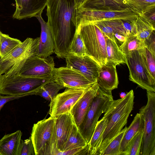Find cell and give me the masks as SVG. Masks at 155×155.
Listing matches in <instances>:
<instances>
[{
    "mask_svg": "<svg viewBox=\"0 0 155 155\" xmlns=\"http://www.w3.org/2000/svg\"><path fill=\"white\" fill-rule=\"evenodd\" d=\"M47 22L54 42V53L63 58L70 53L76 26L74 20L76 9L75 0H48Z\"/></svg>",
    "mask_w": 155,
    "mask_h": 155,
    "instance_id": "obj_1",
    "label": "cell"
},
{
    "mask_svg": "<svg viewBox=\"0 0 155 155\" xmlns=\"http://www.w3.org/2000/svg\"><path fill=\"white\" fill-rule=\"evenodd\" d=\"M134 96L133 90L123 97L112 101L102 118L107 120L101 144L96 155H101L110 142L126 124L133 109Z\"/></svg>",
    "mask_w": 155,
    "mask_h": 155,
    "instance_id": "obj_2",
    "label": "cell"
},
{
    "mask_svg": "<svg viewBox=\"0 0 155 155\" xmlns=\"http://www.w3.org/2000/svg\"><path fill=\"white\" fill-rule=\"evenodd\" d=\"M39 38H28L9 53L0 58V75L12 76L19 74L26 60L38 55Z\"/></svg>",
    "mask_w": 155,
    "mask_h": 155,
    "instance_id": "obj_3",
    "label": "cell"
},
{
    "mask_svg": "<svg viewBox=\"0 0 155 155\" xmlns=\"http://www.w3.org/2000/svg\"><path fill=\"white\" fill-rule=\"evenodd\" d=\"M53 81V76L38 78L26 76L19 74L5 77L0 75V94L5 95H35L41 87Z\"/></svg>",
    "mask_w": 155,
    "mask_h": 155,
    "instance_id": "obj_4",
    "label": "cell"
},
{
    "mask_svg": "<svg viewBox=\"0 0 155 155\" xmlns=\"http://www.w3.org/2000/svg\"><path fill=\"white\" fill-rule=\"evenodd\" d=\"M113 100L111 91L106 90L99 86L82 122L78 127L87 144L99 117L107 111Z\"/></svg>",
    "mask_w": 155,
    "mask_h": 155,
    "instance_id": "obj_5",
    "label": "cell"
},
{
    "mask_svg": "<svg viewBox=\"0 0 155 155\" xmlns=\"http://www.w3.org/2000/svg\"><path fill=\"white\" fill-rule=\"evenodd\" d=\"M54 118L50 116L35 124L31 133L35 155H56Z\"/></svg>",
    "mask_w": 155,
    "mask_h": 155,
    "instance_id": "obj_6",
    "label": "cell"
},
{
    "mask_svg": "<svg viewBox=\"0 0 155 155\" xmlns=\"http://www.w3.org/2000/svg\"><path fill=\"white\" fill-rule=\"evenodd\" d=\"M76 30L84 43L86 54L94 60L100 66L106 63V42L107 37L95 24L79 25Z\"/></svg>",
    "mask_w": 155,
    "mask_h": 155,
    "instance_id": "obj_7",
    "label": "cell"
},
{
    "mask_svg": "<svg viewBox=\"0 0 155 155\" xmlns=\"http://www.w3.org/2000/svg\"><path fill=\"white\" fill-rule=\"evenodd\" d=\"M147 101L139 110L144 121L140 155H155V93L147 91Z\"/></svg>",
    "mask_w": 155,
    "mask_h": 155,
    "instance_id": "obj_8",
    "label": "cell"
},
{
    "mask_svg": "<svg viewBox=\"0 0 155 155\" xmlns=\"http://www.w3.org/2000/svg\"><path fill=\"white\" fill-rule=\"evenodd\" d=\"M125 56L129 80L142 89L155 92V79L146 67L139 51L134 50Z\"/></svg>",
    "mask_w": 155,
    "mask_h": 155,
    "instance_id": "obj_9",
    "label": "cell"
},
{
    "mask_svg": "<svg viewBox=\"0 0 155 155\" xmlns=\"http://www.w3.org/2000/svg\"><path fill=\"white\" fill-rule=\"evenodd\" d=\"M139 15L127 8L117 11L84 10L76 8L75 21L76 28L79 25L114 19L135 20Z\"/></svg>",
    "mask_w": 155,
    "mask_h": 155,
    "instance_id": "obj_10",
    "label": "cell"
},
{
    "mask_svg": "<svg viewBox=\"0 0 155 155\" xmlns=\"http://www.w3.org/2000/svg\"><path fill=\"white\" fill-rule=\"evenodd\" d=\"M66 88L63 92L58 94L50 101L48 112L50 116L54 118L70 112L73 106L89 88Z\"/></svg>",
    "mask_w": 155,
    "mask_h": 155,
    "instance_id": "obj_11",
    "label": "cell"
},
{
    "mask_svg": "<svg viewBox=\"0 0 155 155\" xmlns=\"http://www.w3.org/2000/svg\"><path fill=\"white\" fill-rule=\"evenodd\" d=\"M54 66L53 57L43 58L36 55L26 60L19 74L34 77H51L53 76Z\"/></svg>",
    "mask_w": 155,
    "mask_h": 155,
    "instance_id": "obj_12",
    "label": "cell"
},
{
    "mask_svg": "<svg viewBox=\"0 0 155 155\" xmlns=\"http://www.w3.org/2000/svg\"><path fill=\"white\" fill-rule=\"evenodd\" d=\"M64 58L66 67L79 72L89 81L97 82L100 66L91 57L87 54L80 56L69 53Z\"/></svg>",
    "mask_w": 155,
    "mask_h": 155,
    "instance_id": "obj_13",
    "label": "cell"
},
{
    "mask_svg": "<svg viewBox=\"0 0 155 155\" xmlns=\"http://www.w3.org/2000/svg\"><path fill=\"white\" fill-rule=\"evenodd\" d=\"M53 81L65 87L88 88L94 83L79 72L66 67L55 68Z\"/></svg>",
    "mask_w": 155,
    "mask_h": 155,
    "instance_id": "obj_14",
    "label": "cell"
},
{
    "mask_svg": "<svg viewBox=\"0 0 155 155\" xmlns=\"http://www.w3.org/2000/svg\"><path fill=\"white\" fill-rule=\"evenodd\" d=\"M134 20L125 21L120 19H114L93 23L97 26L108 38L114 41L113 35L115 33H120L127 37L136 35Z\"/></svg>",
    "mask_w": 155,
    "mask_h": 155,
    "instance_id": "obj_15",
    "label": "cell"
},
{
    "mask_svg": "<svg viewBox=\"0 0 155 155\" xmlns=\"http://www.w3.org/2000/svg\"><path fill=\"white\" fill-rule=\"evenodd\" d=\"M15 10L12 17L21 20L35 16L42 13L48 0H15Z\"/></svg>",
    "mask_w": 155,
    "mask_h": 155,
    "instance_id": "obj_16",
    "label": "cell"
},
{
    "mask_svg": "<svg viewBox=\"0 0 155 155\" xmlns=\"http://www.w3.org/2000/svg\"><path fill=\"white\" fill-rule=\"evenodd\" d=\"M54 118L57 148L59 151H63L74 121L70 112Z\"/></svg>",
    "mask_w": 155,
    "mask_h": 155,
    "instance_id": "obj_17",
    "label": "cell"
},
{
    "mask_svg": "<svg viewBox=\"0 0 155 155\" xmlns=\"http://www.w3.org/2000/svg\"><path fill=\"white\" fill-rule=\"evenodd\" d=\"M99 87L96 82L89 88L73 106L70 111L78 127L82 121Z\"/></svg>",
    "mask_w": 155,
    "mask_h": 155,
    "instance_id": "obj_18",
    "label": "cell"
},
{
    "mask_svg": "<svg viewBox=\"0 0 155 155\" xmlns=\"http://www.w3.org/2000/svg\"><path fill=\"white\" fill-rule=\"evenodd\" d=\"M40 13L35 17L38 19L41 27V33L38 45V55L45 58L54 53V42L50 29Z\"/></svg>",
    "mask_w": 155,
    "mask_h": 155,
    "instance_id": "obj_19",
    "label": "cell"
},
{
    "mask_svg": "<svg viewBox=\"0 0 155 155\" xmlns=\"http://www.w3.org/2000/svg\"><path fill=\"white\" fill-rule=\"evenodd\" d=\"M97 83L99 86L107 91L117 88L119 84L116 66L103 64L100 66Z\"/></svg>",
    "mask_w": 155,
    "mask_h": 155,
    "instance_id": "obj_20",
    "label": "cell"
},
{
    "mask_svg": "<svg viewBox=\"0 0 155 155\" xmlns=\"http://www.w3.org/2000/svg\"><path fill=\"white\" fill-rule=\"evenodd\" d=\"M127 8L125 0H85L78 8L84 10L117 11Z\"/></svg>",
    "mask_w": 155,
    "mask_h": 155,
    "instance_id": "obj_21",
    "label": "cell"
},
{
    "mask_svg": "<svg viewBox=\"0 0 155 155\" xmlns=\"http://www.w3.org/2000/svg\"><path fill=\"white\" fill-rule=\"evenodd\" d=\"M22 135L20 130L5 135L0 140V155H18Z\"/></svg>",
    "mask_w": 155,
    "mask_h": 155,
    "instance_id": "obj_22",
    "label": "cell"
},
{
    "mask_svg": "<svg viewBox=\"0 0 155 155\" xmlns=\"http://www.w3.org/2000/svg\"><path fill=\"white\" fill-rule=\"evenodd\" d=\"M143 118L140 113H137L124 134L120 144V155H125L130 141L138 131L143 130Z\"/></svg>",
    "mask_w": 155,
    "mask_h": 155,
    "instance_id": "obj_23",
    "label": "cell"
},
{
    "mask_svg": "<svg viewBox=\"0 0 155 155\" xmlns=\"http://www.w3.org/2000/svg\"><path fill=\"white\" fill-rule=\"evenodd\" d=\"M106 61L105 64L116 66L126 63L125 57L115 42L107 38L106 42Z\"/></svg>",
    "mask_w": 155,
    "mask_h": 155,
    "instance_id": "obj_24",
    "label": "cell"
},
{
    "mask_svg": "<svg viewBox=\"0 0 155 155\" xmlns=\"http://www.w3.org/2000/svg\"><path fill=\"white\" fill-rule=\"evenodd\" d=\"M107 120L102 118L98 121L88 144L89 155H96L102 142L103 134L106 127Z\"/></svg>",
    "mask_w": 155,
    "mask_h": 155,
    "instance_id": "obj_25",
    "label": "cell"
},
{
    "mask_svg": "<svg viewBox=\"0 0 155 155\" xmlns=\"http://www.w3.org/2000/svg\"><path fill=\"white\" fill-rule=\"evenodd\" d=\"M134 22L136 35L142 43L155 30V25L143 15H138Z\"/></svg>",
    "mask_w": 155,
    "mask_h": 155,
    "instance_id": "obj_26",
    "label": "cell"
},
{
    "mask_svg": "<svg viewBox=\"0 0 155 155\" xmlns=\"http://www.w3.org/2000/svg\"><path fill=\"white\" fill-rule=\"evenodd\" d=\"M87 145V143L81 133L74 122L73 124L63 151L75 148L84 147Z\"/></svg>",
    "mask_w": 155,
    "mask_h": 155,
    "instance_id": "obj_27",
    "label": "cell"
},
{
    "mask_svg": "<svg viewBox=\"0 0 155 155\" xmlns=\"http://www.w3.org/2000/svg\"><path fill=\"white\" fill-rule=\"evenodd\" d=\"M125 3L139 15L155 9V0H125Z\"/></svg>",
    "mask_w": 155,
    "mask_h": 155,
    "instance_id": "obj_28",
    "label": "cell"
},
{
    "mask_svg": "<svg viewBox=\"0 0 155 155\" xmlns=\"http://www.w3.org/2000/svg\"><path fill=\"white\" fill-rule=\"evenodd\" d=\"M22 42L19 39L11 38L8 35L1 32L0 35V58L6 56Z\"/></svg>",
    "mask_w": 155,
    "mask_h": 155,
    "instance_id": "obj_29",
    "label": "cell"
},
{
    "mask_svg": "<svg viewBox=\"0 0 155 155\" xmlns=\"http://www.w3.org/2000/svg\"><path fill=\"white\" fill-rule=\"evenodd\" d=\"M65 88L54 81H51L42 86L36 92L38 95L51 101L61 89Z\"/></svg>",
    "mask_w": 155,
    "mask_h": 155,
    "instance_id": "obj_30",
    "label": "cell"
},
{
    "mask_svg": "<svg viewBox=\"0 0 155 155\" xmlns=\"http://www.w3.org/2000/svg\"><path fill=\"white\" fill-rule=\"evenodd\" d=\"M127 128L125 127L110 142L101 155H120L121 143Z\"/></svg>",
    "mask_w": 155,
    "mask_h": 155,
    "instance_id": "obj_31",
    "label": "cell"
},
{
    "mask_svg": "<svg viewBox=\"0 0 155 155\" xmlns=\"http://www.w3.org/2000/svg\"><path fill=\"white\" fill-rule=\"evenodd\" d=\"M143 45L137 35H134L127 36L120 48L125 55L132 51L139 50Z\"/></svg>",
    "mask_w": 155,
    "mask_h": 155,
    "instance_id": "obj_32",
    "label": "cell"
},
{
    "mask_svg": "<svg viewBox=\"0 0 155 155\" xmlns=\"http://www.w3.org/2000/svg\"><path fill=\"white\" fill-rule=\"evenodd\" d=\"M138 50L146 67L152 76L155 79V55L143 45Z\"/></svg>",
    "mask_w": 155,
    "mask_h": 155,
    "instance_id": "obj_33",
    "label": "cell"
},
{
    "mask_svg": "<svg viewBox=\"0 0 155 155\" xmlns=\"http://www.w3.org/2000/svg\"><path fill=\"white\" fill-rule=\"evenodd\" d=\"M143 135V130L136 134L129 143L125 155H140Z\"/></svg>",
    "mask_w": 155,
    "mask_h": 155,
    "instance_id": "obj_34",
    "label": "cell"
},
{
    "mask_svg": "<svg viewBox=\"0 0 155 155\" xmlns=\"http://www.w3.org/2000/svg\"><path fill=\"white\" fill-rule=\"evenodd\" d=\"M70 53L80 56L87 54L83 41L77 30L71 46Z\"/></svg>",
    "mask_w": 155,
    "mask_h": 155,
    "instance_id": "obj_35",
    "label": "cell"
},
{
    "mask_svg": "<svg viewBox=\"0 0 155 155\" xmlns=\"http://www.w3.org/2000/svg\"><path fill=\"white\" fill-rule=\"evenodd\" d=\"M18 155H35L34 148L31 137L25 140H21Z\"/></svg>",
    "mask_w": 155,
    "mask_h": 155,
    "instance_id": "obj_36",
    "label": "cell"
},
{
    "mask_svg": "<svg viewBox=\"0 0 155 155\" xmlns=\"http://www.w3.org/2000/svg\"><path fill=\"white\" fill-rule=\"evenodd\" d=\"M89 155V147L88 144L84 147L75 148L65 151H58L56 154V155Z\"/></svg>",
    "mask_w": 155,
    "mask_h": 155,
    "instance_id": "obj_37",
    "label": "cell"
},
{
    "mask_svg": "<svg viewBox=\"0 0 155 155\" xmlns=\"http://www.w3.org/2000/svg\"><path fill=\"white\" fill-rule=\"evenodd\" d=\"M155 31L143 42V45L146 46L153 54L155 55Z\"/></svg>",
    "mask_w": 155,
    "mask_h": 155,
    "instance_id": "obj_38",
    "label": "cell"
},
{
    "mask_svg": "<svg viewBox=\"0 0 155 155\" xmlns=\"http://www.w3.org/2000/svg\"><path fill=\"white\" fill-rule=\"evenodd\" d=\"M27 96V95L24 94L16 95H6V96H3L0 94V112L4 105L8 102Z\"/></svg>",
    "mask_w": 155,
    "mask_h": 155,
    "instance_id": "obj_39",
    "label": "cell"
},
{
    "mask_svg": "<svg viewBox=\"0 0 155 155\" xmlns=\"http://www.w3.org/2000/svg\"><path fill=\"white\" fill-rule=\"evenodd\" d=\"M142 15H143L151 22L155 25V9L147 12L145 14Z\"/></svg>",
    "mask_w": 155,
    "mask_h": 155,
    "instance_id": "obj_40",
    "label": "cell"
},
{
    "mask_svg": "<svg viewBox=\"0 0 155 155\" xmlns=\"http://www.w3.org/2000/svg\"><path fill=\"white\" fill-rule=\"evenodd\" d=\"M85 0H75L76 8H78L80 7L82 4Z\"/></svg>",
    "mask_w": 155,
    "mask_h": 155,
    "instance_id": "obj_41",
    "label": "cell"
},
{
    "mask_svg": "<svg viewBox=\"0 0 155 155\" xmlns=\"http://www.w3.org/2000/svg\"><path fill=\"white\" fill-rule=\"evenodd\" d=\"M125 94V93H124H124L122 92V93H121V94H120V96L121 97H122H122H124V96L123 94Z\"/></svg>",
    "mask_w": 155,
    "mask_h": 155,
    "instance_id": "obj_42",
    "label": "cell"
},
{
    "mask_svg": "<svg viewBox=\"0 0 155 155\" xmlns=\"http://www.w3.org/2000/svg\"><path fill=\"white\" fill-rule=\"evenodd\" d=\"M2 32L1 31H0V34Z\"/></svg>",
    "mask_w": 155,
    "mask_h": 155,
    "instance_id": "obj_43",
    "label": "cell"
}]
</instances>
